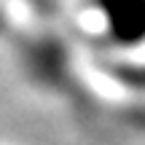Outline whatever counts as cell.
<instances>
[{
    "label": "cell",
    "instance_id": "obj_1",
    "mask_svg": "<svg viewBox=\"0 0 145 145\" xmlns=\"http://www.w3.org/2000/svg\"><path fill=\"white\" fill-rule=\"evenodd\" d=\"M97 11L116 46H137L145 40V0H97Z\"/></svg>",
    "mask_w": 145,
    "mask_h": 145
}]
</instances>
